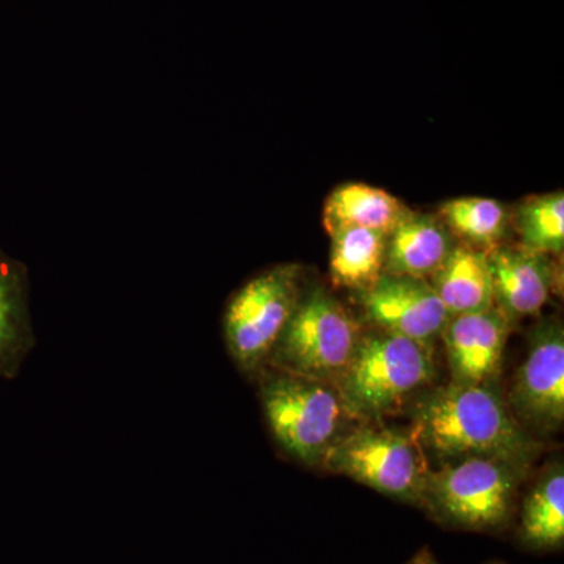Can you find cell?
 I'll list each match as a JSON object with an SVG mask.
<instances>
[{"instance_id": "1", "label": "cell", "mask_w": 564, "mask_h": 564, "mask_svg": "<svg viewBox=\"0 0 564 564\" xmlns=\"http://www.w3.org/2000/svg\"><path fill=\"white\" fill-rule=\"evenodd\" d=\"M411 436L441 459L489 458L524 470L536 444L486 384L452 383L423 400Z\"/></svg>"}, {"instance_id": "2", "label": "cell", "mask_w": 564, "mask_h": 564, "mask_svg": "<svg viewBox=\"0 0 564 564\" xmlns=\"http://www.w3.org/2000/svg\"><path fill=\"white\" fill-rule=\"evenodd\" d=\"M433 375L430 347L377 329L362 334L334 386L351 417L373 421L397 410Z\"/></svg>"}, {"instance_id": "3", "label": "cell", "mask_w": 564, "mask_h": 564, "mask_svg": "<svg viewBox=\"0 0 564 564\" xmlns=\"http://www.w3.org/2000/svg\"><path fill=\"white\" fill-rule=\"evenodd\" d=\"M521 473L497 459H456L426 473L419 505L451 529L502 532L513 519Z\"/></svg>"}, {"instance_id": "4", "label": "cell", "mask_w": 564, "mask_h": 564, "mask_svg": "<svg viewBox=\"0 0 564 564\" xmlns=\"http://www.w3.org/2000/svg\"><path fill=\"white\" fill-rule=\"evenodd\" d=\"M262 406L274 440L293 458L322 463L351 417L336 386L281 372L262 386Z\"/></svg>"}, {"instance_id": "5", "label": "cell", "mask_w": 564, "mask_h": 564, "mask_svg": "<svg viewBox=\"0 0 564 564\" xmlns=\"http://www.w3.org/2000/svg\"><path fill=\"white\" fill-rule=\"evenodd\" d=\"M362 333L336 299L314 289L299 306L272 352L282 372L336 383L351 361Z\"/></svg>"}, {"instance_id": "6", "label": "cell", "mask_w": 564, "mask_h": 564, "mask_svg": "<svg viewBox=\"0 0 564 564\" xmlns=\"http://www.w3.org/2000/svg\"><path fill=\"white\" fill-rule=\"evenodd\" d=\"M300 278L299 265H276L232 296L225 314V337L242 369H258L272 355L302 299Z\"/></svg>"}, {"instance_id": "7", "label": "cell", "mask_w": 564, "mask_h": 564, "mask_svg": "<svg viewBox=\"0 0 564 564\" xmlns=\"http://www.w3.org/2000/svg\"><path fill=\"white\" fill-rule=\"evenodd\" d=\"M322 464L332 473L408 503H421L430 470L425 454L413 436L370 426L345 433Z\"/></svg>"}, {"instance_id": "8", "label": "cell", "mask_w": 564, "mask_h": 564, "mask_svg": "<svg viewBox=\"0 0 564 564\" xmlns=\"http://www.w3.org/2000/svg\"><path fill=\"white\" fill-rule=\"evenodd\" d=\"M511 404L541 432L562 426L564 419V334L558 323L534 332L529 355L516 373Z\"/></svg>"}, {"instance_id": "9", "label": "cell", "mask_w": 564, "mask_h": 564, "mask_svg": "<svg viewBox=\"0 0 564 564\" xmlns=\"http://www.w3.org/2000/svg\"><path fill=\"white\" fill-rule=\"evenodd\" d=\"M367 318L380 332L430 347L447 325V311L426 280L383 273L362 293Z\"/></svg>"}, {"instance_id": "10", "label": "cell", "mask_w": 564, "mask_h": 564, "mask_svg": "<svg viewBox=\"0 0 564 564\" xmlns=\"http://www.w3.org/2000/svg\"><path fill=\"white\" fill-rule=\"evenodd\" d=\"M510 318L497 306L454 315L443 334L448 364L456 384H486L502 362Z\"/></svg>"}, {"instance_id": "11", "label": "cell", "mask_w": 564, "mask_h": 564, "mask_svg": "<svg viewBox=\"0 0 564 564\" xmlns=\"http://www.w3.org/2000/svg\"><path fill=\"white\" fill-rule=\"evenodd\" d=\"M491 272L494 306L508 318L540 313L554 288V273L545 254L525 247L497 245L486 250Z\"/></svg>"}, {"instance_id": "12", "label": "cell", "mask_w": 564, "mask_h": 564, "mask_svg": "<svg viewBox=\"0 0 564 564\" xmlns=\"http://www.w3.org/2000/svg\"><path fill=\"white\" fill-rule=\"evenodd\" d=\"M454 247L452 234L441 218L408 210L388 236L384 273L426 280L443 265Z\"/></svg>"}, {"instance_id": "13", "label": "cell", "mask_w": 564, "mask_h": 564, "mask_svg": "<svg viewBox=\"0 0 564 564\" xmlns=\"http://www.w3.org/2000/svg\"><path fill=\"white\" fill-rule=\"evenodd\" d=\"M408 210L397 196L383 188L350 182L329 193L323 206V225L328 234L356 228L389 236Z\"/></svg>"}, {"instance_id": "14", "label": "cell", "mask_w": 564, "mask_h": 564, "mask_svg": "<svg viewBox=\"0 0 564 564\" xmlns=\"http://www.w3.org/2000/svg\"><path fill=\"white\" fill-rule=\"evenodd\" d=\"M430 284L451 317L494 306L486 251L475 250L469 245H455Z\"/></svg>"}, {"instance_id": "15", "label": "cell", "mask_w": 564, "mask_h": 564, "mask_svg": "<svg viewBox=\"0 0 564 564\" xmlns=\"http://www.w3.org/2000/svg\"><path fill=\"white\" fill-rule=\"evenodd\" d=\"M518 541L527 551H560L564 543V473L552 467L525 497L519 514Z\"/></svg>"}, {"instance_id": "16", "label": "cell", "mask_w": 564, "mask_h": 564, "mask_svg": "<svg viewBox=\"0 0 564 564\" xmlns=\"http://www.w3.org/2000/svg\"><path fill=\"white\" fill-rule=\"evenodd\" d=\"M329 273L334 284L366 292L384 273L388 236L369 229H340L329 234Z\"/></svg>"}, {"instance_id": "17", "label": "cell", "mask_w": 564, "mask_h": 564, "mask_svg": "<svg viewBox=\"0 0 564 564\" xmlns=\"http://www.w3.org/2000/svg\"><path fill=\"white\" fill-rule=\"evenodd\" d=\"M440 214L448 231L462 237L469 247L491 250L507 231L508 212L497 199L481 196L448 199Z\"/></svg>"}, {"instance_id": "18", "label": "cell", "mask_w": 564, "mask_h": 564, "mask_svg": "<svg viewBox=\"0 0 564 564\" xmlns=\"http://www.w3.org/2000/svg\"><path fill=\"white\" fill-rule=\"evenodd\" d=\"M516 226L521 234L522 247L547 254L563 251L564 195L563 192L534 196L519 207Z\"/></svg>"}, {"instance_id": "19", "label": "cell", "mask_w": 564, "mask_h": 564, "mask_svg": "<svg viewBox=\"0 0 564 564\" xmlns=\"http://www.w3.org/2000/svg\"><path fill=\"white\" fill-rule=\"evenodd\" d=\"M24 302L20 276L0 259V372H7L24 344Z\"/></svg>"}, {"instance_id": "20", "label": "cell", "mask_w": 564, "mask_h": 564, "mask_svg": "<svg viewBox=\"0 0 564 564\" xmlns=\"http://www.w3.org/2000/svg\"><path fill=\"white\" fill-rule=\"evenodd\" d=\"M425 555H426V549H423V551L419 552L417 555L413 556V558H411L410 562L404 563V564H426Z\"/></svg>"}, {"instance_id": "21", "label": "cell", "mask_w": 564, "mask_h": 564, "mask_svg": "<svg viewBox=\"0 0 564 564\" xmlns=\"http://www.w3.org/2000/svg\"><path fill=\"white\" fill-rule=\"evenodd\" d=\"M425 563L426 564H441L440 562H437L436 558H434L432 552L430 551H426V555H425ZM489 564H503V563H489Z\"/></svg>"}]
</instances>
